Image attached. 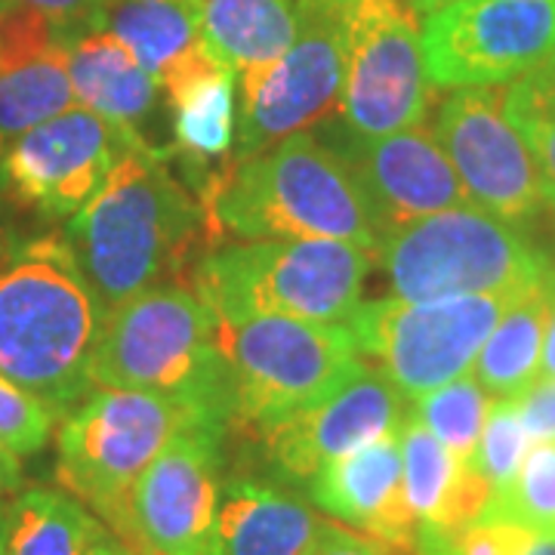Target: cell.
I'll use <instances>...</instances> for the list:
<instances>
[{"label": "cell", "mask_w": 555, "mask_h": 555, "mask_svg": "<svg viewBox=\"0 0 555 555\" xmlns=\"http://www.w3.org/2000/svg\"><path fill=\"white\" fill-rule=\"evenodd\" d=\"M478 521H509L555 537V441H534L516 478L491 494Z\"/></svg>", "instance_id": "83f0119b"}, {"label": "cell", "mask_w": 555, "mask_h": 555, "mask_svg": "<svg viewBox=\"0 0 555 555\" xmlns=\"http://www.w3.org/2000/svg\"><path fill=\"white\" fill-rule=\"evenodd\" d=\"M537 379H555V287L553 306H550V324H546V339H543V358H540V377Z\"/></svg>", "instance_id": "74e56055"}, {"label": "cell", "mask_w": 555, "mask_h": 555, "mask_svg": "<svg viewBox=\"0 0 555 555\" xmlns=\"http://www.w3.org/2000/svg\"><path fill=\"white\" fill-rule=\"evenodd\" d=\"M377 254L346 241H247L198 259L192 291L217 321H346Z\"/></svg>", "instance_id": "5b68a950"}, {"label": "cell", "mask_w": 555, "mask_h": 555, "mask_svg": "<svg viewBox=\"0 0 555 555\" xmlns=\"http://www.w3.org/2000/svg\"><path fill=\"white\" fill-rule=\"evenodd\" d=\"M210 219L217 232L244 241H346L374 254L379 247L356 177L315 130L238 160Z\"/></svg>", "instance_id": "3957f363"}, {"label": "cell", "mask_w": 555, "mask_h": 555, "mask_svg": "<svg viewBox=\"0 0 555 555\" xmlns=\"http://www.w3.org/2000/svg\"><path fill=\"white\" fill-rule=\"evenodd\" d=\"M3 528H7V503L0 500V555H7L3 553Z\"/></svg>", "instance_id": "b9f144b4"}, {"label": "cell", "mask_w": 555, "mask_h": 555, "mask_svg": "<svg viewBox=\"0 0 555 555\" xmlns=\"http://www.w3.org/2000/svg\"><path fill=\"white\" fill-rule=\"evenodd\" d=\"M217 339L232 379L229 433L259 436L321 404L367 367L346 321H217Z\"/></svg>", "instance_id": "52a82bcc"}, {"label": "cell", "mask_w": 555, "mask_h": 555, "mask_svg": "<svg viewBox=\"0 0 555 555\" xmlns=\"http://www.w3.org/2000/svg\"><path fill=\"white\" fill-rule=\"evenodd\" d=\"M65 238L105 318L214 250L201 201L173 177L170 152L149 137H130L100 192L68 219Z\"/></svg>", "instance_id": "6da1fadb"}, {"label": "cell", "mask_w": 555, "mask_h": 555, "mask_svg": "<svg viewBox=\"0 0 555 555\" xmlns=\"http://www.w3.org/2000/svg\"><path fill=\"white\" fill-rule=\"evenodd\" d=\"M346 80L343 0H309L297 40L272 62L235 75L238 139L235 158L247 160L281 139L315 130L334 118Z\"/></svg>", "instance_id": "30bf717a"}, {"label": "cell", "mask_w": 555, "mask_h": 555, "mask_svg": "<svg viewBox=\"0 0 555 555\" xmlns=\"http://www.w3.org/2000/svg\"><path fill=\"white\" fill-rule=\"evenodd\" d=\"M65 47L13 68H0V137L7 142L78 105Z\"/></svg>", "instance_id": "d4e9b609"}, {"label": "cell", "mask_w": 555, "mask_h": 555, "mask_svg": "<svg viewBox=\"0 0 555 555\" xmlns=\"http://www.w3.org/2000/svg\"><path fill=\"white\" fill-rule=\"evenodd\" d=\"M346 80L339 120L358 137H386L426 120L429 80L420 22L404 0H343Z\"/></svg>", "instance_id": "7c38bea8"}, {"label": "cell", "mask_w": 555, "mask_h": 555, "mask_svg": "<svg viewBox=\"0 0 555 555\" xmlns=\"http://www.w3.org/2000/svg\"><path fill=\"white\" fill-rule=\"evenodd\" d=\"M506 118L531 149L543 198L555 210V60L506 87Z\"/></svg>", "instance_id": "f1b7e54d"}, {"label": "cell", "mask_w": 555, "mask_h": 555, "mask_svg": "<svg viewBox=\"0 0 555 555\" xmlns=\"http://www.w3.org/2000/svg\"><path fill=\"white\" fill-rule=\"evenodd\" d=\"M408 414L411 401L398 392L383 371L367 364L339 392L324 398L315 408L284 416L257 438L262 441L269 469L281 481L309 488V481L331 460L392 436Z\"/></svg>", "instance_id": "e0dca14e"}, {"label": "cell", "mask_w": 555, "mask_h": 555, "mask_svg": "<svg viewBox=\"0 0 555 555\" xmlns=\"http://www.w3.org/2000/svg\"><path fill=\"white\" fill-rule=\"evenodd\" d=\"M309 0H204V40L235 75L297 40Z\"/></svg>", "instance_id": "7402d4cb"}, {"label": "cell", "mask_w": 555, "mask_h": 555, "mask_svg": "<svg viewBox=\"0 0 555 555\" xmlns=\"http://www.w3.org/2000/svg\"><path fill=\"white\" fill-rule=\"evenodd\" d=\"M65 60L78 105L142 137V124L158 108L160 87L133 50L115 35L90 28L68 40Z\"/></svg>", "instance_id": "d6986e66"}, {"label": "cell", "mask_w": 555, "mask_h": 555, "mask_svg": "<svg viewBox=\"0 0 555 555\" xmlns=\"http://www.w3.org/2000/svg\"><path fill=\"white\" fill-rule=\"evenodd\" d=\"M65 43L68 38L62 35L60 25L25 3L10 0V7L0 16V68L38 60Z\"/></svg>", "instance_id": "1f68e13d"}, {"label": "cell", "mask_w": 555, "mask_h": 555, "mask_svg": "<svg viewBox=\"0 0 555 555\" xmlns=\"http://www.w3.org/2000/svg\"><path fill=\"white\" fill-rule=\"evenodd\" d=\"M130 137L96 112L72 105L7 142L0 158V198L43 219H72L112 173Z\"/></svg>", "instance_id": "5bb4252c"}, {"label": "cell", "mask_w": 555, "mask_h": 555, "mask_svg": "<svg viewBox=\"0 0 555 555\" xmlns=\"http://www.w3.org/2000/svg\"><path fill=\"white\" fill-rule=\"evenodd\" d=\"M90 386L179 398L232 429V379L219 352L217 318L185 287L158 284L105 318L90 358Z\"/></svg>", "instance_id": "277c9868"}, {"label": "cell", "mask_w": 555, "mask_h": 555, "mask_svg": "<svg viewBox=\"0 0 555 555\" xmlns=\"http://www.w3.org/2000/svg\"><path fill=\"white\" fill-rule=\"evenodd\" d=\"M491 404H494V398L481 389V383L469 371L426 396L414 398L411 411L451 451L456 463L466 466V463H473Z\"/></svg>", "instance_id": "4316f807"}, {"label": "cell", "mask_w": 555, "mask_h": 555, "mask_svg": "<svg viewBox=\"0 0 555 555\" xmlns=\"http://www.w3.org/2000/svg\"><path fill=\"white\" fill-rule=\"evenodd\" d=\"M414 13H420V16H429V13H436V10H441V7H448V3H454V0H404Z\"/></svg>", "instance_id": "f35d334b"}, {"label": "cell", "mask_w": 555, "mask_h": 555, "mask_svg": "<svg viewBox=\"0 0 555 555\" xmlns=\"http://www.w3.org/2000/svg\"><path fill=\"white\" fill-rule=\"evenodd\" d=\"M398 448H401L404 503H408L411 516L416 518V528L433 525L454 488L463 463H456L451 451L416 420L414 411L404 416V423L398 429Z\"/></svg>", "instance_id": "484cf974"}, {"label": "cell", "mask_w": 555, "mask_h": 555, "mask_svg": "<svg viewBox=\"0 0 555 555\" xmlns=\"http://www.w3.org/2000/svg\"><path fill=\"white\" fill-rule=\"evenodd\" d=\"M87 555H139V550H133L127 540H120L118 534H112L108 528H102L96 540L90 543Z\"/></svg>", "instance_id": "8d00e7d4"}, {"label": "cell", "mask_w": 555, "mask_h": 555, "mask_svg": "<svg viewBox=\"0 0 555 555\" xmlns=\"http://www.w3.org/2000/svg\"><path fill=\"white\" fill-rule=\"evenodd\" d=\"M506 87H460L441 102L436 139L454 164L469 201L521 225L543 204L534 155L506 118Z\"/></svg>", "instance_id": "9a60e30c"}, {"label": "cell", "mask_w": 555, "mask_h": 555, "mask_svg": "<svg viewBox=\"0 0 555 555\" xmlns=\"http://www.w3.org/2000/svg\"><path fill=\"white\" fill-rule=\"evenodd\" d=\"M429 87H500L555 60V0H454L423 16Z\"/></svg>", "instance_id": "8fae6325"}, {"label": "cell", "mask_w": 555, "mask_h": 555, "mask_svg": "<svg viewBox=\"0 0 555 555\" xmlns=\"http://www.w3.org/2000/svg\"><path fill=\"white\" fill-rule=\"evenodd\" d=\"M93 28L124 40L158 87L207 47L204 0H102Z\"/></svg>", "instance_id": "44dd1931"}, {"label": "cell", "mask_w": 555, "mask_h": 555, "mask_svg": "<svg viewBox=\"0 0 555 555\" xmlns=\"http://www.w3.org/2000/svg\"><path fill=\"white\" fill-rule=\"evenodd\" d=\"M102 525L78 496L50 488L22 491L7 503V555H87Z\"/></svg>", "instance_id": "cb8c5ba5"}, {"label": "cell", "mask_w": 555, "mask_h": 555, "mask_svg": "<svg viewBox=\"0 0 555 555\" xmlns=\"http://www.w3.org/2000/svg\"><path fill=\"white\" fill-rule=\"evenodd\" d=\"M53 426L56 416L38 398L0 374V444L20 456L38 454L53 436Z\"/></svg>", "instance_id": "4dcf8cb0"}, {"label": "cell", "mask_w": 555, "mask_h": 555, "mask_svg": "<svg viewBox=\"0 0 555 555\" xmlns=\"http://www.w3.org/2000/svg\"><path fill=\"white\" fill-rule=\"evenodd\" d=\"M139 555H160V553H155V550H149V546H142V550H139Z\"/></svg>", "instance_id": "7bdbcfd3"}, {"label": "cell", "mask_w": 555, "mask_h": 555, "mask_svg": "<svg viewBox=\"0 0 555 555\" xmlns=\"http://www.w3.org/2000/svg\"><path fill=\"white\" fill-rule=\"evenodd\" d=\"M518 297L476 294L429 302L371 299L358 302L346 324L361 356L374 358V367L389 377L401 396L414 401L469 374L485 339Z\"/></svg>", "instance_id": "9c48e42d"}, {"label": "cell", "mask_w": 555, "mask_h": 555, "mask_svg": "<svg viewBox=\"0 0 555 555\" xmlns=\"http://www.w3.org/2000/svg\"><path fill=\"white\" fill-rule=\"evenodd\" d=\"M225 423L179 398L137 389H96L62 423L56 476L102 525L139 550L133 491L170 438L192 423Z\"/></svg>", "instance_id": "8992f818"}, {"label": "cell", "mask_w": 555, "mask_h": 555, "mask_svg": "<svg viewBox=\"0 0 555 555\" xmlns=\"http://www.w3.org/2000/svg\"><path fill=\"white\" fill-rule=\"evenodd\" d=\"M3 152H7V139L0 137V158H3Z\"/></svg>", "instance_id": "ee69618b"}, {"label": "cell", "mask_w": 555, "mask_h": 555, "mask_svg": "<svg viewBox=\"0 0 555 555\" xmlns=\"http://www.w3.org/2000/svg\"><path fill=\"white\" fill-rule=\"evenodd\" d=\"M10 7V0H0V16H3V10Z\"/></svg>", "instance_id": "f6af8a7d"}, {"label": "cell", "mask_w": 555, "mask_h": 555, "mask_svg": "<svg viewBox=\"0 0 555 555\" xmlns=\"http://www.w3.org/2000/svg\"><path fill=\"white\" fill-rule=\"evenodd\" d=\"M553 287L555 278H550L546 284L521 294L485 339L473 364V377L491 398H518L540 377Z\"/></svg>", "instance_id": "603a6c76"}, {"label": "cell", "mask_w": 555, "mask_h": 555, "mask_svg": "<svg viewBox=\"0 0 555 555\" xmlns=\"http://www.w3.org/2000/svg\"><path fill=\"white\" fill-rule=\"evenodd\" d=\"M229 423H192L170 438L133 491L139 550L160 555H222L219 503L225 488Z\"/></svg>", "instance_id": "4fadbf2b"}, {"label": "cell", "mask_w": 555, "mask_h": 555, "mask_svg": "<svg viewBox=\"0 0 555 555\" xmlns=\"http://www.w3.org/2000/svg\"><path fill=\"white\" fill-rule=\"evenodd\" d=\"M22 485V456L0 444V500L16 494Z\"/></svg>", "instance_id": "d590c367"}, {"label": "cell", "mask_w": 555, "mask_h": 555, "mask_svg": "<svg viewBox=\"0 0 555 555\" xmlns=\"http://www.w3.org/2000/svg\"><path fill=\"white\" fill-rule=\"evenodd\" d=\"M13 244V235H10V225H7V214H3V198H0V259L7 254V247Z\"/></svg>", "instance_id": "ab89813d"}, {"label": "cell", "mask_w": 555, "mask_h": 555, "mask_svg": "<svg viewBox=\"0 0 555 555\" xmlns=\"http://www.w3.org/2000/svg\"><path fill=\"white\" fill-rule=\"evenodd\" d=\"M309 500L339 525L414 555L416 518L401 491L398 433L331 460L309 481Z\"/></svg>", "instance_id": "ac0fdd59"}, {"label": "cell", "mask_w": 555, "mask_h": 555, "mask_svg": "<svg viewBox=\"0 0 555 555\" xmlns=\"http://www.w3.org/2000/svg\"><path fill=\"white\" fill-rule=\"evenodd\" d=\"M315 133L356 177L379 241L408 222L473 204L436 133L423 124L386 137H358L343 120L331 118L318 124Z\"/></svg>", "instance_id": "2e32d148"}, {"label": "cell", "mask_w": 555, "mask_h": 555, "mask_svg": "<svg viewBox=\"0 0 555 555\" xmlns=\"http://www.w3.org/2000/svg\"><path fill=\"white\" fill-rule=\"evenodd\" d=\"M16 3H25L43 13L47 20L56 22L68 40L80 31H90L102 7V0H16Z\"/></svg>", "instance_id": "e575fe53"}, {"label": "cell", "mask_w": 555, "mask_h": 555, "mask_svg": "<svg viewBox=\"0 0 555 555\" xmlns=\"http://www.w3.org/2000/svg\"><path fill=\"white\" fill-rule=\"evenodd\" d=\"M321 518L284 485L229 476L219 503L222 555H302Z\"/></svg>", "instance_id": "ffe728a7"}, {"label": "cell", "mask_w": 555, "mask_h": 555, "mask_svg": "<svg viewBox=\"0 0 555 555\" xmlns=\"http://www.w3.org/2000/svg\"><path fill=\"white\" fill-rule=\"evenodd\" d=\"M525 555H555V537H537L534 546Z\"/></svg>", "instance_id": "60d3db41"}, {"label": "cell", "mask_w": 555, "mask_h": 555, "mask_svg": "<svg viewBox=\"0 0 555 555\" xmlns=\"http://www.w3.org/2000/svg\"><path fill=\"white\" fill-rule=\"evenodd\" d=\"M105 315L65 235H35L0 259V374L53 416L90 389V358Z\"/></svg>", "instance_id": "7a4b0ae2"}, {"label": "cell", "mask_w": 555, "mask_h": 555, "mask_svg": "<svg viewBox=\"0 0 555 555\" xmlns=\"http://www.w3.org/2000/svg\"><path fill=\"white\" fill-rule=\"evenodd\" d=\"M518 414L531 441H555V379H537L518 396Z\"/></svg>", "instance_id": "836d02e7"}, {"label": "cell", "mask_w": 555, "mask_h": 555, "mask_svg": "<svg viewBox=\"0 0 555 555\" xmlns=\"http://www.w3.org/2000/svg\"><path fill=\"white\" fill-rule=\"evenodd\" d=\"M531 436L518 414V398H496L488 411L485 429L473 454V469L488 478V485L500 491L506 488L521 469L525 456L531 451Z\"/></svg>", "instance_id": "f546056e"}, {"label": "cell", "mask_w": 555, "mask_h": 555, "mask_svg": "<svg viewBox=\"0 0 555 555\" xmlns=\"http://www.w3.org/2000/svg\"><path fill=\"white\" fill-rule=\"evenodd\" d=\"M302 555H404L398 553L396 546L383 543L377 537L361 534L352 531L339 521H327L321 518L315 537L309 540V546L302 550Z\"/></svg>", "instance_id": "d6a6232c"}, {"label": "cell", "mask_w": 555, "mask_h": 555, "mask_svg": "<svg viewBox=\"0 0 555 555\" xmlns=\"http://www.w3.org/2000/svg\"><path fill=\"white\" fill-rule=\"evenodd\" d=\"M377 262L392 297L429 302L476 294H528L555 278L521 229L476 204L408 222L379 241Z\"/></svg>", "instance_id": "ba28073f"}]
</instances>
